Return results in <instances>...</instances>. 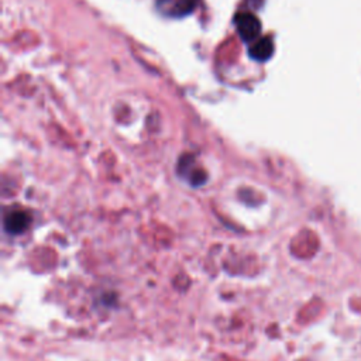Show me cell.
<instances>
[{
  "instance_id": "6da1fadb",
  "label": "cell",
  "mask_w": 361,
  "mask_h": 361,
  "mask_svg": "<svg viewBox=\"0 0 361 361\" xmlns=\"http://www.w3.org/2000/svg\"><path fill=\"white\" fill-rule=\"evenodd\" d=\"M199 0H155L157 10L165 17H185L194 12Z\"/></svg>"
},
{
  "instance_id": "7a4b0ae2",
  "label": "cell",
  "mask_w": 361,
  "mask_h": 361,
  "mask_svg": "<svg viewBox=\"0 0 361 361\" xmlns=\"http://www.w3.org/2000/svg\"><path fill=\"white\" fill-rule=\"evenodd\" d=\"M237 32L246 42H254L261 36V23L251 13H240L236 17Z\"/></svg>"
},
{
  "instance_id": "3957f363",
  "label": "cell",
  "mask_w": 361,
  "mask_h": 361,
  "mask_svg": "<svg viewBox=\"0 0 361 361\" xmlns=\"http://www.w3.org/2000/svg\"><path fill=\"white\" fill-rule=\"evenodd\" d=\"M30 216L23 210H14L9 213L5 219V229L10 234H20L26 232L30 226Z\"/></svg>"
},
{
  "instance_id": "277c9868",
  "label": "cell",
  "mask_w": 361,
  "mask_h": 361,
  "mask_svg": "<svg viewBox=\"0 0 361 361\" xmlns=\"http://www.w3.org/2000/svg\"><path fill=\"white\" fill-rule=\"evenodd\" d=\"M250 57L256 61H267L271 55H273V51H274V44L271 41V38L269 37H262V38H258L257 41L253 42V45L250 47Z\"/></svg>"
}]
</instances>
